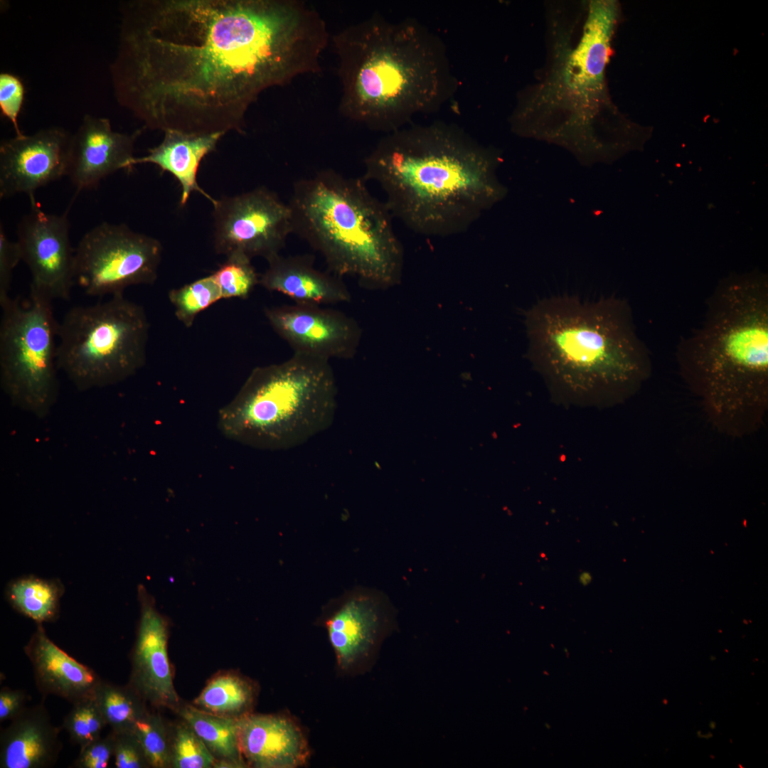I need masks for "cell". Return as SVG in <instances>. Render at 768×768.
I'll list each match as a JSON object with an SVG mask.
<instances>
[{"instance_id":"obj_15","label":"cell","mask_w":768,"mask_h":768,"mask_svg":"<svg viewBox=\"0 0 768 768\" xmlns=\"http://www.w3.org/2000/svg\"><path fill=\"white\" fill-rule=\"evenodd\" d=\"M264 313L294 353L329 361L351 359L357 353L362 330L353 318L341 311L294 303L266 307Z\"/></svg>"},{"instance_id":"obj_20","label":"cell","mask_w":768,"mask_h":768,"mask_svg":"<svg viewBox=\"0 0 768 768\" xmlns=\"http://www.w3.org/2000/svg\"><path fill=\"white\" fill-rule=\"evenodd\" d=\"M24 652L31 664L36 688L43 695H56L73 704L94 697L102 680L52 641L42 624H38Z\"/></svg>"},{"instance_id":"obj_18","label":"cell","mask_w":768,"mask_h":768,"mask_svg":"<svg viewBox=\"0 0 768 768\" xmlns=\"http://www.w3.org/2000/svg\"><path fill=\"white\" fill-rule=\"evenodd\" d=\"M139 131L115 132L107 118L84 116L71 135L67 176L78 191L93 189L110 174L130 168Z\"/></svg>"},{"instance_id":"obj_31","label":"cell","mask_w":768,"mask_h":768,"mask_svg":"<svg viewBox=\"0 0 768 768\" xmlns=\"http://www.w3.org/2000/svg\"><path fill=\"white\" fill-rule=\"evenodd\" d=\"M63 722L71 741L82 747L101 736L105 720L94 697L72 704Z\"/></svg>"},{"instance_id":"obj_33","label":"cell","mask_w":768,"mask_h":768,"mask_svg":"<svg viewBox=\"0 0 768 768\" xmlns=\"http://www.w3.org/2000/svg\"><path fill=\"white\" fill-rule=\"evenodd\" d=\"M25 89L20 78L9 73L0 74V109L13 124L16 136H22L17 118L21 110Z\"/></svg>"},{"instance_id":"obj_6","label":"cell","mask_w":768,"mask_h":768,"mask_svg":"<svg viewBox=\"0 0 768 768\" xmlns=\"http://www.w3.org/2000/svg\"><path fill=\"white\" fill-rule=\"evenodd\" d=\"M526 326L529 358L564 398L617 402L651 375L650 352L622 299H545L526 313Z\"/></svg>"},{"instance_id":"obj_21","label":"cell","mask_w":768,"mask_h":768,"mask_svg":"<svg viewBox=\"0 0 768 768\" xmlns=\"http://www.w3.org/2000/svg\"><path fill=\"white\" fill-rule=\"evenodd\" d=\"M267 262L268 267L260 276L259 284L289 297L295 303L325 306L351 300L342 277L317 269L311 255L279 254Z\"/></svg>"},{"instance_id":"obj_10","label":"cell","mask_w":768,"mask_h":768,"mask_svg":"<svg viewBox=\"0 0 768 768\" xmlns=\"http://www.w3.org/2000/svg\"><path fill=\"white\" fill-rule=\"evenodd\" d=\"M52 302L30 290L29 299L0 304L1 386L15 405L45 415L58 394V325Z\"/></svg>"},{"instance_id":"obj_1","label":"cell","mask_w":768,"mask_h":768,"mask_svg":"<svg viewBox=\"0 0 768 768\" xmlns=\"http://www.w3.org/2000/svg\"><path fill=\"white\" fill-rule=\"evenodd\" d=\"M326 24L301 0H140L123 11L112 73L151 129L242 133L266 90L318 73Z\"/></svg>"},{"instance_id":"obj_11","label":"cell","mask_w":768,"mask_h":768,"mask_svg":"<svg viewBox=\"0 0 768 768\" xmlns=\"http://www.w3.org/2000/svg\"><path fill=\"white\" fill-rule=\"evenodd\" d=\"M163 247L156 238L125 224L103 222L82 237L74 251V280L88 296L124 294L137 284H152Z\"/></svg>"},{"instance_id":"obj_25","label":"cell","mask_w":768,"mask_h":768,"mask_svg":"<svg viewBox=\"0 0 768 768\" xmlns=\"http://www.w3.org/2000/svg\"><path fill=\"white\" fill-rule=\"evenodd\" d=\"M63 591L59 580L27 575L9 582L6 597L16 611L42 624L53 622L58 617Z\"/></svg>"},{"instance_id":"obj_32","label":"cell","mask_w":768,"mask_h":768,"mask_svg":"<svg viewBox=\"0 0 768 768\" xmlns=\"http://www.w3.org/2000/svg\"><path fill=\"white\" fill-rule=\"evenodd\" d=\"M220 287L223 298H246L259 284L260 276L251 260L233 256L212 274Z\"/></svg>"},{"instance_id":"obj_24","label":"cell","mask_w":768,"mask_h":768,"mask_svg":"<svg viewBox=\"0 0 768 768\" xmlns=\"http://www.w3.org/2000/svg\"><path fill=\"white\" fill-rule=\"evenodd\" d=\"M257 684L234 672L215 675L192 705L209 713L240 719L253 713L258 696Z\"/></svg>"},{"instance_id":"obj_16","label":"cell","mask_w":768,"mask_h":768,"mask_svg":"<svg viewBox=\"0 0 768 768\" xmlns=\"http://www.w3.org/2000/svg\"><path fill=\"white\" fill-rule=\"evenodd\" d=\"M71 135L60 127L16 136L0 146V198L28 196L67 176Z\"/></svg>"},{"instance_id":"obj_23","label":"cell","mask_w":768,"mask_h":768,"mask_svg":"<svg viewBox=\"0 0 768 768\" xmlns=\"http://www.w3.org/2000/svg\"><path fill=\"white\" fill-rule=\"evenodd\" d=\"M161 142L149 150L142 157H134L130 168L136 164H153L162 171L170 173L178 181L181 195L180 204L185 206L193 192H198L215 201L201 188L197 181L198 168L203 158L213 151L225 133L190 134L178 131H165Z\"/></svg>"},{"instance_id":"obj_4","label":"cell","mask_w":768,"mask_h":768,"mask_svg":"<svg viewBox=\"0 0 768 768\" xmlns=\"http://www.w3.org/2000/svg\"><path fill=\"white\" fill-rule=\"evenodd\" d=\"M341 87L339 112L386 134L437 111L457 80L443 41L414 19L373 14L331 37Z\"/></svg>"},{"instance_id":"obj_30","label":"cell","mask_w":768,"mask_h":768,"mask_svg":"<svg viewBox=\"0 0 768 768\" xmlns=\"http://www.w3.org/2000/svg\"><path fill=\"white\" fill-rule=\"evenodd\" d=\"M170 733L171 768L213 767L215 757L185 721L170 725Z\"/></svg>"},{"instance_id":"obj_37","label":"cell","mask_w":768,"mask_h":768,"mask_svg":"<svg viewBox=\"0 0 768 768\" xmlns=\"http://www.w3.org/2000/svg\"><path fill=\"white\" fill-rule=\"evenodd\" d=\"M28 698L23 690L3 687L0 690V722L18 717L26 708Z\"/></svg>"},{"instance_id":"obj_19","label":"cell","mask_w":768,"mask_h":768,"mask_svg":"<svg viewBox=\"0 0 768 768\" xmlns=\"http://www.w3.org/2000/svg\"><path fill=\"white\" fill-rule=\"evenodd\" d=\"M238 740L249 767L297 768L310 758L306 732L289 714L252 713L238 719Z\"/></svg>"},{"instance_id":"obj_29","label":"cell","mask_w":768,"mask_h":768,"mask_svg":"<svg viewBox=\"0 0 768 768\" xmlns=\"http://www.w3.org/2000/svg\"><path fill=\"white\" fill-rule=\"evenodd\" d=\"M132 731L139 740L150 767L171 768L170 725L156 713H146Z\"/></svg>"},{"instance_id":"obj_3","label":"cell","mask_w":768,"mask_h":768,"mask_svg":"<svg viewBox=\"0 0 768 768\" xmlns=\"http://www.w3.org/2000/svg\"><path fill=\"white\" fill-rule=\"evenodd\" d=\"M501 154L459 127L434 122L386 134L364 160L363 179L376 182L393 218L427 236L466 232L508 190Z\"/></svg>"},{"instance_id":"obj_2","label":"cell","mask_w":768,"mask_h":768,"mask_svg":"<svg viewBox=\"0 0 768 768\" xmlns=\"http://www.w3.org/2000/svg\"><path fill=\"white\" fill-rule=\"evenodd\" d=\"M546 10L545 63L536 81L518 94L512 132L562 146L585 166L638 149L644 129L617 110L606 78L619 4L553 1Z\"/></svg>"},{"instance_id":"obj_5","label":"cell","mask_w":768,"mask_h":768,"mask_svg":"<svg viewBox=\"0 0 768 768\" xmlns=\"http://www.w3.org/2000/svg\"><path fill=\"white\" fill-rule=\"evenodd\" d=\"M680 372L713 422L731 434L759 426L768 405V279L723 278L704 319L676 350Z\"/></svg>"},{"instance_id":"obj_8","label":"cell","mask_w":768,"mask_h":768,"mask_svg":"<svg viewBox=\"0 0 768 768\" xmlns=\"http://www.w3.org/2000/svg\"><path fill=\"white\" fill-rule=\"evenodd\" d=\"M338 387L329 361L294 353L254 368L218 416L227 438L262 450L299 447L333 424Z\"/></svg>"},{"instance_id":"obj_36","label":"cell","mask_w":768,"mask_h":768,"mask_svg":"<svg viewBox=\"0 0 768 768\" xmlns=\"http://www.w3.org/2000/svg\"><path fill=\"white\" fill-rule=\"evenodd\" d=\"M21 260L18 245L10 240L3 225L0 226V303L11 297L12 274L14 268Z\"/></svg>"},{"instance_id":"obj_12","label":"cell","mask_w":768,"mask_h":768,"mask_svg":"<svg viewBox=\"0 0 768 768\" xmlns=\"http://www.w3.org/2000/svg\"><path fill=\"white\" fill-rule=\"evenodd\" d=\"M316 623L326 631L337 673L353 677L372 666L395 622L393 607L385 594L357 587L330 599Z\"/></svg>"},{"instance_id":"obj_9","label":"cell","mask_w":768,"mask_h":768,"mask_svg":"<svg viewBox=\"0 0 768 768\" xmlns=\"http://www.w3.org/2000/svg\"><path fill=\"white\" fill-rule=\"evenodd\" d=\"M149 327L144 307L124 294L75 306L58 322V368L82 390L119 383L145 364Z\"/></svg>"},{"instance_id":"obj_17","label":"cell","mask_w":768,"mask_h":768,"mask_svg":"<svg viewBox=\"0 0 768 768\" xmlns=\"http://www.w3.org/2000/svg\"><path fill=\"white\" fill-rule=\"evenodd\" d=\"M140 616L132 651L128 684L155 708L174 711L181 705L168 654L169 622L144 586L137 588Z\"/></svg>"},{"instance_id":"obj_26","label":"cell","mask_w":768,"mask_h":768,"mask_svg":"<svg viewBox=\"0 0 768 768\" xmlns=\"http://www.w3.org/2000/svg\"><path fill=\"white\" fill-rule=\"evenodd\" d=\"M175 712L201 739L215 759L245 762L239 745L238 719L203 711L192 704H182Z\"/></svg>"},{"instance_id":"obj_34","label":"cell","mask_w":768,"mask_h":768,"mask_svg":"<svg viewBox=\"0 0 768 768\" xmlns=\"http://www.w3.org/2000/svg\"><path fill=\"white\" fill-rule=\"evenodd\" d=\"M112 732L114 735L113 758L115 767H150L142 745L132 731Z\"/></svg>"},{"instance_id":"obj_14","label":"cell","mask_w":768,"mask_h":768,"mask_svg":"<svg viewBox=\"0 0 768 768\" xmlns=\"http://www.w3.org/2000/svg\"><path fill=\"white\" fill-rule=\"evenodd\" d=\"M29 198L31 208L18 225L16 242L31 272L30 290L51 301L68 300L75 284V250L67 214L46 213L34 195Z\"/></svg>"},{"instance_id":"obj_27","label":"cell","mask_w":768,"mask_h":768,"mask_svg":"<svg viewBox=\"0 0 768 768\" xmlns=\"http://www.w3.org/2000/svg\"><path fill=\"white\" fill-rule=\"evenodd\" d=\"M94 698L114 732L132 731L134 722L148 712L147 703L129 684L119 686L102 680Z\"/></svg>"},{"instance_id":"obj_35","label":"cell","mask_w":768,"mask_h":768,"mask_svg":"<svg viewBox=\"0 0 768 768\" xmlns=\"http://www.w3.org/2000/svg\"><path fill=\"white\" fill-rule=\"evenodd\" d=\"M114 755V735L111 731L80 748L73 767L75 768H106Z\"/></svg>"},{"instance_id":"obj_7","label":"cell","mask_w":768,"mask_h":768,"mask_svg":"<svg viewBox=\"0 0 768 768\" xmlns=\"http://www.w3.org/2000/svg\"><path fill=\"white\" fill-rule=\"evenodd\" d=\"M294 233L324 259L329 272L385 289L400 282L404 252L385 202L365 181L324 169L293 186Z\"/></svg>"},{"instance_id":"obj_22","label":"cell","mask_w":768,"mask_h":768,"mask_svg":"<svg viewBox=\"0 0 768 768\" xmlns=\"http://www.w3.org/2000/svg\"><path fill=\"white\" fill-rule=\"evenodd\" d=\"M60 750L59 730L44 706L26 708L1 732L0 767H50Z\"/></svg>"},{"instance_id":"obj_28","label":"cell","mask_w":768,"mask_h":768,"mask_svg":"<svg viewBox=\"0 0 768 768\" xmlns=\"http://www.w3.org/2000/svg\"><path fill=\"white\" fill-rule=\"evenodd\" d=\"M169 299L175 309L177 319L190 327L197 314L223 297L219 286L210 274L171 289L169 292Z\"/></svg>"},{"instance_id":"obj_13","label":"cell","mask_w":768,"mask_h":768,"mask_svg":"<svg viewBox=\"0 0 768 768\" xmlns=\"http://www.w3.org/2000/svg\"><path fill=\"white\" fill-rule=\"evenodd\" d=\"M212 204L214 248L227 258L261 257L267 261L279 255L294 233L290 206L265 186Z\"/></svg>"}]
</instances>
